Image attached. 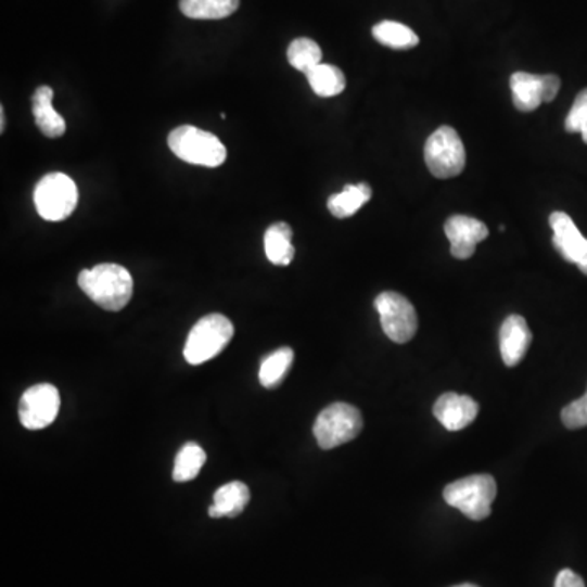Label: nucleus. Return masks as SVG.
<instances>
[{
    "label": "nucleus",
    "mask_w": 587,
    "mask_h": 587,
    "mask_svg": "<svg viewBox=\"0 0 587 587\" xmlns=\"http://www.w3.org/2000/svg\"><path fill=\"white\" fill-rule=\"evenodd\" d=\"M307 80L314 92L323 99L340 95L346 89L345 74L332 64H320L307 74Z\"/></svg>",
    "instance_id": "obj_22"
},
{
    "label": "nucleus",
    "mask_w": 587,
    "mask_h": 587,
    "mask_svg": "<svg viewBox=\"0 0 587 587\" xmlns=\"http://www.w3.org/2000/svg\"><path fill=\"white\" fill-rule=\"evenodd\" d=\"M79 288L109 312H119L128 306L135 291L131 272L115 263H102L79 275Z\"/></svg>",
    "instance_id": "obj_1"
},
{
    "label": "nucleus",
    "mask_w": 587,
    "mask_h": 587,
    "mask_svg": "<svg viewBox=\"0 0 587 587\" xmlns=\"http://www.w3.org/2000/svg\"><path fill=\"white\" fill-rule=\"evenodd\" d=\"M322 48L310 38H297L288 48V61L294 69L309 74L322 64Z\"/></svg>",
    "instance_id": "obj_23"
},
{
    "label": "nucleus",
    "mask_w": 587,
    "mask_h": 587,
    "mask_svg": "<svg viewBox=\"0 0 587 587\" xmlns=\"http://www.w3.org/2000/svg\"><path fill=\"white\" fill-rule=\"evenodd\" d=\"M532 332L524 317L509 316L499 330V349L508 368H514L531 348Z\"/></svg>",
    "instance_id": "obj_14"
},
{
    "label": "nucleus",
    "mask_w": 587,
    "mask_h": 587,
    "mask_svg": "<svg viewBox=\"0 0 587 587\" xmlns=\"http://www.w3.org/2000/svg\"><path fill=\"white\" fill-rule=\"evenodd\" d=\"M498 486L492 475H472L467 478L449 483L444 488V499L447 505L459 509L463 515L472 521H483L492 514V505L495 501Z\"/></svg>",
    "instance_id": "obj_2"
},
{
    "label": "nucleus",
    "mask_w": 587,
    "mask_h": 587,
    "mask_svg": "<svg viewBox=\"0 0 587 587\" xmlns=\"http://www.w3.org/2000/svg\"><path fill=\"white\" fill-rule=\"evenodd\" d=\"M233 336V326L220 314L197 320L184 343L183 356L191 366L204 365L224 352Z\"/></svg>",
    "instance_id": "obj_4"
},
{
    "label": "nucleus",
    "mask_w": 587,
    "mask_h": 587,
    "mask_svg": "<svg viewBox=\"0 0 587 587\" xmlns=\"http://www.w3.org/2000/svg\"><path fill=\"white\" fill-rule=\"evenodd\" d=\"M240 0H180V11L193 21H220L239 9Z\"/></svg>",
    "instance_id": "obj_19"
},
{
    "label": "nucleus",
    "mask_w": 587,
    "mask_h": 587,
    "mask_svg": "<svg viewBox=\"0 0 587 587\" xmlns=\"http://www.w3.org/2000/svg\"><path fill=\"white\" fill-rule=\"evenodd\" d=\"M554 587H586L583 577L571 570H561L554 579Z\"/></svg>",
    "instance_id": "obj_27"
},
{
    "label": "nucleus",
    "mask_w": 587,
    "mask_h": 587,
    "mask_svg": "<svg viewBox=\"0 0 587 587\" xmlns=\"http://www.w3.org/2000/svg\"><path fill=\"white\" fill-rule=\"evenodd\" d=\"M248 502V486L242 482H230L214 493V505L209 508V515L214 519L237 518L242 514Z\"/></svg>",
    "instance_id": "obj_16"
},
{
    "label": "nucleus",
    "mask_w": 587,
    "mask_h": 587,
    "mask_svg": "<svg viewBox=\"0 0 587 587\" xmlns=\"http://www.w3.org/2000/svg\"><path fill=\"white\" fill-rule=\"evenodd\" d=\"M375 309L381 316L382 330L392 342L404 345L417 335V310L407 297L394 291L382 292L375 299Z\"/></svg>",
    "instance_id": "obj_8"
},
{
    "label": "nucleus",
    "mask_w": 587,
    "mask_h": 587,
    "mask_svg": "<svg viewBox=\"0 0 587 587\" xmlns=\"http://www.w3.org/2000/svg\"><path fill=\"white\" fill-rule=\"evenodd\" d=\"M548 220L553 230V246L557 252L567 263H574L580 272L587 276V239H584L583 233L566 213L557 210Z\"/></svg>",
    "instance_id": "obj_11"
},
{
    "label": "nucleus",
    "mask_w": 587,
    "mask_h": 587,
    "mask_svg": "<svg viewBox=\"0 0 587 587\" xmlns=\"http://www.w3.org/2000/svg\"><path fill=\"white\" fill-rule=\"evenodd\" d=\"M265 253L272 265H291L296 255V248L292 245V229L289 224L276 222L266 230Z\"/></svg>",
    "instance_id": "obj_17"
},
{
    "label": "nucleus",
    "mask_w": 587,
    "mask_h": 587,
    "mask_svg": "<svg viewBox=\"0 0 587 587\" xmlns=\"http://www.w3.org/2000/svg\"><path fill=\"white\" fill-rule=\"evenodd\" d=\"M61 408L60 392L54 385L38 384L22 395L18 417L27 430H44L54 423Z\"/></svg>",
    "instance_id": "obj_9"
},
{
    "label": "nucleus",
    "mask_w": 587,
    "mask_h": 587,
    "mask_svg": "<svg viewBox=\"0 0 587 587\" xmlns=\"http://www.w3.org/2000/svg\"><path fill=\"white\" fill-rule=\"evenodd\" d=\"M294 362V352L291 348L276 349L266 356L259 366V384L265 388H276L282 384Z\"/></svg>",
    "instance_id": "obj_20"
},
{
    "label": "nucleus",
    "mask_w": 587,
    "mask_h": 587,
    "mask_svg": "<svg viewBox=\"0 0 587 587\" xmlns=\"http://www.w3.org/2000/svg\"><path fill=\"white\" fill-rule=\"evenodd\" d=\"M372 197V188L368 183L346 184L342 193L332 194L329 197L330 213L336 219H346L355 216Z\"/></svg>",
    "instance_id": "obj_18"
},
{
    "label": "nucleus",
    "mask_w": 587,
    "mask_h": 587,
    "mask_svg": "<svg viewBox=\"0 0 587 587\" xmlns=\"http://www.w3.org/2000/svg\"><path fill=\"white\" fill-rule=\"evenodd\" d=\"M566 132H579L583 136V141L587 144V89L580 90L574 100L573 109L567 113L566 122H564Z\"/></svg>",
    "instance_id": "obj_25"
},
{
    "label": "nucleus",
    "mask_w": 587,
    "mask_h": 587,
    "mask_svg": "<svg viewBox=\"0 0 587 587\" xmlns=\"http://www.w3.org/2000/svg\"><path fill=\"white\" fill-rule=\"evenodd\" d=\"M168 148L180 161L201 167L216 168L227 158V151L217 136L194 126H178L168 135Z\"/></svg>",
    "instance_id": "obj_3"
},
{
    "label": "nucleus",
    "mask_w": 587,
    "mask_h": 587,
    "mask_svg": "<svg viewBox=\"0 0 587 587\" xmlns=\"http://www.w3.org/2000/svg\"><path fill=\"white\" fill-rule=\"evenodd\" d=\"M5 131V112L4 109H0V132Z\"/></svg>",
    "instance_id": "obj_28"
},
{
    "label": "nucleus",
    "mask_w": 587,
    "mask_h": 587,
    "mask_svg": "<svg viewBox=\"0 0 587 587\" xmlns=\"http://www.w3.org/2000/svg\"><path fill=\"white\" fill-rule=\"evenodd\" d=\"M53 89L48 86L38 87L31 97V113H34L35 123L50 139L61 138L66 132V122L53 109Z\"/></svg>",
    "instance_id": "obj_15"
},
{
    "label": "nucleus",
    "mask_w": 587,
    "mask_h": 587,
    "mask_svg": "<svg viewBox=\"0 0 587 587\" xmlns=\"http://www.w3.org/2000/svg\"><path fill=\"white\" fill-rule=\"evenodd\" d=\"M444 232L450 242V253L457 259L472 258L476 245L489 235L488 227L482 220L460 214L446 220Z\"/></svg>",
    "instance_id": "obj_12"
},
{
    "label": "nucleus",
    "mask_w": 587,
    "mask_h": 587,
    "mask_svg": "<svg viewBox=\"0 0 587 587\" xmlns=\"http://www.w3.org/2000/svg\"><path fill=\"white\" fill-rule=\"evenodd\" d=\"M34 200L38 214L44 220L61 222L76 210L79 191L67 175L50 174L38 181Z\"/></svg>",
    "instance_id": "obj_7"
},
{
    "label": "nucleus",
    "mask_w": 587,
    "mask_h": 587,
    "mask_svg": "<svg viewBox=\"0 0 587 587\" xmlns=\"http://www.w3.org/2000/svg\"><path fill=\"white\" fill-rule=\"evenodd\" d=\"M434 417L447 431L465 430L478 417L480 405L469 395L447 392L434 404Z\"/></svg>",
    "instance_id": "obj_13"
},
{
    "label": "nucleus",
    "mask_w": 587,
    "mask_h": 587,
    "mask_svg": "<svg viewBox=\"0 0 587 587\" xmlns=\"http://www.w3.org/2000/svg\"><path fill=\"white\" fill-rule=\"evenodd\" d=\"M424 162L436 178H452L462 174L467 164L465 148L452 126H441L424 144Z\"/></svg>",
    "instance_id": "obj_6"
},
{
    "label": "nucleus",
    "mask_w": 587,
    "mask_h": 587,
    "mask_svg": "<svg viewBox=\"0 0 587 587\" xmlns=\"http://www.w3.org/2000/svg\"><path fill=\"white\" fill-rule=\"evenodd\" d=\"M206 463V452L196 443H188L181 447L175 459L174 480L177 483L191 482L200 475Z\"/></svg>",
    "instance_id": "obj_24"
},
{
    "label": "nucleus",
    "mask_w": 587,
    "mask_h": 587,
    "mask_svg": "<svg viewBox=\"0 0 587 587\" xmlns=\"http://www.w3.org/2000/svg\"><path fill=\"white\" fill-rule=\"evenodd\" d=\"M454 587H478V586H475V584H460V586H454Z\"/></svg>",
    "instance_id": "obj_29"
},
{
    "label": "nucleus",
    "mask_w": 587,
    "mask_h": 587,
    "mask_svg": "<svg viewBox=\"0 0 587 587\" xmlns=\"http://www.w3.org/2000/svg\"><path fill=\"white\" fill-rule=\"evenodd\" d=\"M560 87V77L554 74L535 76L528 73H514L511 76L512 103L519 112H534L541 103L553 102Z\"/></svg>",
    "instance_id": "obj_10"
},
{
    "label": "nucleus",
    "mask_w": 587,
    "mask_h": 587,
    "mask_svg": "<svg viewBox=\"0 0 587 587\" xmlns=\"http://www.w3.org/2000/svg\"><path fill=\"white\" fill-rule=\"evenodd\" d=\"M372 37L392 50H411L420 43L418 35L400 22H381L372 28Z\"/></svg>",
    "instance_id": "obj_21"
},
{
    "label": "nucleus",
    "mask_w": 587,
    "mask_h": 587,
    "mask_svg": "<svg viewBox=\"0 0 587 587\" xmlns=\"http://www.w3.org/2000/svg\"><path fill=\"white\" fill-rule=\"evenodd\" d=\"M362 414L349 404H332L317 417L314 436L322 449L330 450L356 439L362 431Z\"/></svg>",
    "instance_id": "obj_5"
},
{
    "label": "nucleus",
    "mask_w": 587,
    "mask_h": 587,
    "mask_svg": "<svg viewBox=\"0 0 587 587\" xmlns=\"http://www.w3.org/2000/svg\"><path fill=\"white\" fill-rule=\"evenodd\" d=\"M561 421L567 430H579L587 426V392L579 400L571 401L561 411Z\"/></svg>",
    "instance_id": "obj_26"
}]
</instances>
